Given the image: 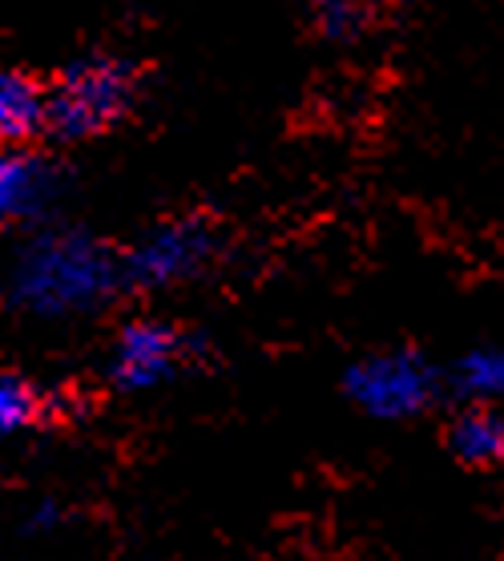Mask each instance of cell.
<instances>
[{
    "label": "cell",
    "instance_id": "1",
    "mask_svg": "<svg viewBox=\"0 0 504 561\" xmlns=\"http://www.w3.org/2000/svg\"><path fill=\"white\" fill-rule=\"evenodd\" d=\"M126 283L122 259L89 234L53 230L21 251L9 299L33 319H73L105 307Z\"/></svg>",
    "mask_w": 504,
    "mask_h": 561
},
{
    "label": "cell",
    "instance_id": "2",
    "mask_svg": "<svg viewBox=\"0 0 504 561\" xmlns=\"http://www.w3.org/2000/svg\"><path fill=\"white\" fill-rule=\"evenodd\" d=\"M138 69L122 57H81L49 85V129L57 138H93L126 114Z\"/></svg>",
    "mask_w": 504,
    "mask_h": 561
},
{
    "label": "cell",
    "instance_id": "3",
    "mask_svg": "<svg viewBox=\"0 0 504 561\" xmlns=\"http://www.w3.org/2000/svg\"><path fill=\"white\" fill-rule=\"evenodd\" d=\"M352 404L376 421H408L432 404L436 371L416 352H376L347 368L343 380Z\"/></svg>",
    "mask_w": 504,
    "mask_h": 561
},
{
    "label": "cell",
    "instance_id": "4",
    "mask_svg": "<svg viewBox=\"0 0 504 561\" xmlns=\"http://www.w3.org/2000/svg\"><path fill=\"white\" fill-rule=\"evenodd\" d=\"M218 255V234L210 222L202 218H174L141 234L138 243L122 255L129 283L141 287H170V283H186L210 267Z\"/></svg>",
    "mask_w": 504,
    "mask_h": 561
},
{
    "label": "cell",
    "instance_id": "5",
    "mask_svg": "<svg viewBox=\"0 0 504 561\" xmlns=\"http://www.w3.org/2000/svg\"><path fill=\"white\" fill-rule=\"evenodd\" d=\"M190 352H194V344H190V335L182 328L162 323V319H134L114 340L110 380L122 392H150V388H158V383H165L170 376L182 371Z\"/></svg>",
    "mask_w": 504,
    "mask_h": 561
},
{
    "label": "cell",
    "instance_id": "6",
    "mask_svg": "<svg viewBox=\"0 0 504 561\" xmlns=\"http://www.w3.org/2000/svg\"><path fill=\"white\" fill-rule=\"evenodd\" d=\"M49 126V90L25 73H0V146L21 150Z\"/></svg>",
    "mask_w": 504,
    "mask_h": 561
},
{
    "label": "cell",
    "instance_id": "7",
    "mask_svg": "<svg viewBox=\"0 0 504 561\" xmlns=\"http://www.w3.org/2000/svg\"><path fill=\"white\" fill-rule=\"evenodd\" d=\"M49 198V170L25 150L0 146V227L37 215Z\"/></svg>",
    "mask_w": 504,
    "mask_h": 561
},
{
    "label": "cell",
    "instance_id": "8",
    "mask_svg": "<svg viewBox=\"0 0 504 561\" xmlns=\"http://www.w3.org/2000/svg\"><path fill=\"white\" fill-rule=\"evenodd\" d=\"M448 445L465 465H477V469H489V465H501L504 460V416L489 409H472L465 412L460 421H453V433H448Z\"/></svg>",
    "mask_w": 504,
    "mask_h": 561
},
{
    "label": "cell",
    "instance_id": "9",
    "mask_svg": "<svg viewBox=\"0 0 504 561\" xmlns=\"http://www.w3.org/2000/svg\"><path fill=\"white\" fill-rule=\"evenodd\" d=\"M53 400L49 392H41L37 383L13 371H0V436H16L37 428L41 421H49Z\"/></svg>",
    "mask_w": 504,
    "mask_h": 561
},
{
    "label": "cell",
    "instance_id": "10",
    "mask_svg": "<svg viewBox=\"0 0 504 561\" xmlns=\"http://www.w3.org/2000/svg\"><path fill=\"white\" fill-rule=\"evenodd\" d=\"M456 388L472 400H504V344L477 347L472 356L460 359Z\"/></svg>",
    "mask_w": 504,
    "mask_h": 561
},
{
    "label": "cell",
    "instance_id": "11",
    "mask_svg": "<svg viewBox=\"0 0 504 561\" xmlns=\"http://www.w3.org/2000/svg\"><path fill=\"white\" fill-rule=\"evenodd\" d=\"M316 21L328 37L347 41V37H359V33H364L367 21H371V13L359 9V4H323V9L316 13Z\"/></svg>",
    "mask_w": 504,
    "mask_h": 561
}]
</instances>
